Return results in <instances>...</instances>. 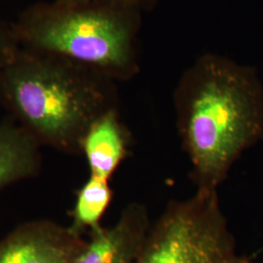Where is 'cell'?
Returning <instances> with one entry per match:
<instances>
[{
	"mask_svg": "<svg viewBox=\"0 0 263 263\" xmlns=\"http://www.w3.org/2000/svg\"><path fill=\"white\" fill-rule=\"evenodd\" d=\"M86 240L50 219L24 222L0 240V263H68Z\"/></svg>",
	"mask_w": 263,
	"mask_h": 263,
	"instance_id": "5",
	"label": "cell"
},
{
	"mask_svg": "<svg viewBox=\"0 0 263 263\" xmlns=\"http://www.w3.org/2000/svg\"><path fill=\"white\" fill-rule=\"evenodd\" d=\"M113 191L109 180L89 176L76 191V202L69 214V228L78 235L93 232L102 227V219L110 206Z\"/></svg>",
	"mask_w": 263,
	"mask_h": 263,
	"instance_id": "9",
	"label": "cell"
},
{
	"mask_svg": "<svg viewBox=\"0 0 263 263\" xmlns=\"http://www.w3.org/2000/svg\"><path fill=\"white\" fill-rule=\"evenodd\" d=\"M128 10L55 0L28 7L13 27L21 47L64 58L111 81L124 80L135 72Z\"/></svg>",
	"mask_w": 263,
	"mask_h": 263,
	"instance_id": "3",
	"label": "cell"
},
{
	"mask_svg": "<svg viewBox=\"0 0 263 263\" xmlns=\"http://www.w3.org/2000/svg\"><path fill=\"white\" fill-rule=\"evenodd\" d=\"M131 141V134L116 107L97 118L86 132L81 145L90 176L109 180L127 158Z\"/></svg>",
	"mask_w": 263,
	"mask_h": 263,
	"instance_id": "7",
	"label": "cell"
},
{
	"mask_svg": "<svg viewBox=\"0 0 263 263\" xmlns=\"http://www.w3.org/2000/svg\"><path fill=\"white\" fill-rule=\"evenodd\" d=\"M248 263H254V262H253V261H252V260H251V259H250V260H249V262Z\"/></svg>",
	"mask_w": 263,
	"mask_h": 263,
	"instance_id": "13",
	"label": "cell"
},
{
	"mask_svg": "<svg viewBox=\"0 0 263 263\" xmlns=\"http://www.w3.org/2000/svg\"><path fill=\"white\" fill-rule=\"evenodd\" d=\"M41 145L13 118L0 122V191L37 177L42 166Z\"/></svg>",
	"mask_w": 263,
	"mask_h": 263,
	"instance_id": "8",
	"label": "cell"
},
{
	"mask_svg": "<svg viewBox=\"0 0 263 263\" xmlns=\"http://www.w3.org/2000/svg\"><path fill=\"white\" fill-rule=\"evenodd\" d=\"M151 226L146 207L130 203L112 226L89 233V240L68 263H135Z\"/></svg>",
	"mask_w": 263,
	"mask_h": 263,
	"instance_id": "6",
	"label": "cell"
},
{
	"mask_svg": "<svg viewBox=\"0 0 263 263\" xmlns=\"http://www.w3.org/2000/svg\"><path fill=\"white\" fill-rule=\"evenodd\" d=\"M217 190L197 189L151 223L135 263H243Z\"/></svg>",
	"mask_w": 263,
	"mask_h": 263,
	"instance_id": "4",
	"label": "cell"
},
{
	"mask_svg": "<svg viewBox=\"0 0 263 263\" xmlns=\"http://www.w3.org/2000/svg\"><path fill=\"white\" fill-rule=\"evenodd\" d=\"M20 43L13 25L0 18V71L16 55Z\"/></svg>",
	"mask_w": 263,
	"mask_h": 263,
	"instance_id": "10",
	"label": "cell"
},
{
	"mask_svg": "<svg viewBox=\"0 0 263 263\" xmlns=\"http://www.w3.org/2000/svg\"><path fill=\"white\" fill-rule=\"evenodd\" d=\"M249 260H250V259H249V258H248V257H246V259H245L244 262H243V263H248V262H249Z\"/></svg>",
	"mask_w": 263,
	"mask_h": 263,
	"instance_id": "12",
	"label": "cell"
},
{
	"mask_svg": "<svg viewBox=\"0 0 263 263\" xmlns=\"http://www.w3.org/2000/svg\"><path fill=\"white\" fill-rule=\"evenodd\" d=\"M178 130L197 189L217 190L244 151L263 141V88L251 67L210 58L176 93Z\"/></svg>",
	"mask_w": 263,
	"mask_h": 263,
	"instance_id": "1",
	"label": "cell"
},
{
	"mask_svg": "<svg viewBox=\"0 0 263 263\" xmlns=\"http://www.w3.org/2000/svg\"><path fill=\"white\" fill-rule=\"evenodd\" d=\"M69 4H110L130 8L132 5L136 4L139 0H60Z\"/></svg>",
	"mask_w": 263,
	"mask_h": 263,
	"instance_id": "11",
	"label": "cell"
},
{
	"mask_svg": "<svg viewBox=\"0 0 263 263\" xmlns=\"http://www.w3.org/2000/svg\"><path fill=\"white\" fill-rule=\"evenodd\" d=\"M111 82L64 58L20 46L0 71V104L41 146L78 155L92 123L116 107Z\"/></svg>",
	"mask_w": 263,
	"mask_h": 263,
	"instance_id": "2",
	"label": "cell"
}]
</instances>
